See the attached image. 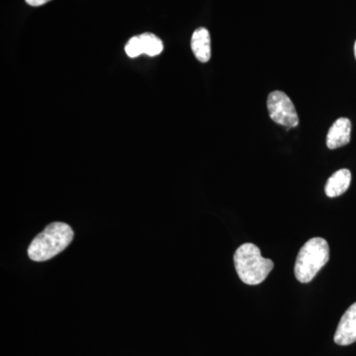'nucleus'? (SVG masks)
Wrapping results in <instances>:
<instances>
[{"mask_svg":"<svg viewBox=\"0 0 356 356\" xmlns=\"http://www.w3.org/2000/svg\"><path fill=\"white\" fill-rule=\"evenodd\" d=\"M74 236L70 225L63 222H51L30 243L28 257L33 261H49L69 247Z\"/></svg>","mask_w":356,"mask_h":356,"instance_id":"1","label":"nucleus"},{"mask_svg":"<svg viewBox=\"0 0 356 356\" xmlns=\"http://www.w3.org/2000/svg\"><path fill=\"white\" fill-rule=\"evenodd\" d=\"M238 277L248 285H259L273 269V261L262 257L261 250L254 243H243L234 255Z\"/></svg>","mask_w":356,"mask_h":356,"instance_id":"2","label":"nucleus"},{"mask_svg":"<svg viewBox=\"0 0 356 356\" xmlns=\"http://www.w3.org/2000/svg\"><path fill=\"white\" fill-rule=\"evenodd\" d=\"M330 259V247L323 238L309 240L300 250L295 264V276L301 283H309Z\"/></svg>","mask_w":356,"mask_h":356,"instance_id":"3","label":"nucleus"},{"mask_svg":"<svg viewBox=\"0 0 356 356\" xmlns=\"http://www.w3.org/2000/svg\"><path fill=\"white\" fill-rule=\"evenodd\" d=\"M267 109L271 120L287 129L299 125V117L292 100L282 91H273L267 98Z\"/></svg>","mask_w":356,"mask_h":356,"instance_id":"4","label":"nucleus"},{"mask_svg":"<svg viewBox=\"0 0 356 356\" xmlns=\"http://www.w3.org/2000/svg\"><path fill=\"white\" fill-rule=\"evenodd\" d=\"M163 42L152 33H144L139 36L133 37L125 46L126 54L132 58L139 57L143 54L149 57H156L163 53Z\"/></svg>","mask_w":356,"mask_h":356,"instance_id":"5","label":"nucleus"},{"mask_svg":"<svg viewBox=\"0 0 356 356\" xmlns=\"http://www.w3.org/2000/svg\"><path fill=\"white\" fill-rule=\"evenodd\" d=\"M334 343L339 346H350L356 341V303L343 314L334 334Z\"/></svg>","mask_w":356,"mask_h":356,"instance_id":"6","label":"nucleus"},{"mask_svg":"<svg viewBox=\"0 0 356 356\" xmlns=\"http://www.w3.org/2000/svg\"><path fill=\"white\" fill-rule=\"evenodd\" d=\"M351 122L348 118L337 119L327 135V147L330 149L346 146L350 143Z\"/></svg>","mask_w":356,"mask_h":356,"instance_id":"7","label":"nucleus"},{"mask_svg":"<svg viewBox=\"0 0 356 356\" xmlns=\"http://www.w3.org/2000/svg\"><path fill=\"white\" fill-rule=\"evenodd\" d=\"M191 50L201 63H207L211 58V37L206 28H198L191 38Z\"/></svg>","mask_w":356,"mask_h":356,"instance_id":"8","label":"nucleus"},{"mask_svg":"<svg viewBox=\"0 0 356 356\" xmlns=\"http://www.w3.org/2000/svg\"><path fill=\"white\" fill-rule=\"evenodd\" d=\"M351 181V173L346 168L337 170L327 179L325 192L327 197H337L348 191Z\"/></svg>","mask_w":356,"mask_h":356,"instance_id":"9","label":"nucleus"},{"mask_svg":"<svg viewBox=\"0 0 356 356\" xmlns=\"http://www.w3.org/2000/svg\"><path fill=\"white\" fill-rule=\"evenodd\" d=\"M25 1L29 6L37 7L44 6V4L48 3L51 0H25Z\"/></svg>","mask_w":356,"mask_h":356,"instance_id":"10","label":"nucleus"},{"mask_svg":"<svg viewBox=\"0 0 356 356\" xmlns=\"http://www.w3.org/2000/svg\"><path fill=\"white\" fill-rule=\"evenodd\" d=\"M355 58H356V42H355Z\"/></svg>","mask_w":356,"mask_h":356,"instance_id":"11","label":"nucleus"}]
</instances>
